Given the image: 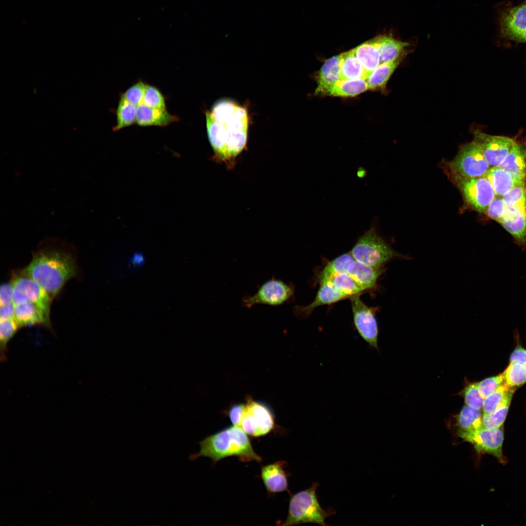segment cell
<instances>
[{
    "label": "cell",
    "instance_id": "cell-32",
    "mask_svg": "<svg viewBox=\"0 0 526 526\" xmlns=\"http://www.w3.org/2000/svg\"><path fill=\"white\" fill-rule=\"evenodd\" d=\"M513 391L510 390L498 407L492 413L483 414L482 418V426L488 429L497 428L502 426L509 407Z\"/></svg>",
    "mask_w": 526,
    "mask_h": 526
},
{
    "label": "cell",
    "instance_id": "cell-15",
    "mask_svg": "<svg viewBox=\"0 0 526 526\" xmlns=\"http://www.w3.org/2000/svg\"><path fill=\"white\" fill-rule=\"evenodd\" d=\"M499 224L522 250H526V207H507Z\"/></svg>",
    "mask_w": 526,
    "mask_h": 526
},
{
    "label": "cell",
    "instance_id": "cell-23",
    "mask_svg": "<svg viewBox=\"0 0 526 526\" xmlns=\"http://www.w3.org/2000/svg\"><path fill=\"white\" fill-rule=\"evenodd\" d=\"M499 167L516 179L526 181V146L516 143Z\"/></svg>",
    "mask_w": 526,
    "mask_h": 526
},
{
    "label": "cell",
    "instance_id": "cell-1",
    "mask_svg": "<svg viewBox=\"0 0 526 526\" xmlns=\"http://www.w3.org/2000/svg\"><path fill=\"white\" fill-rule=\"evenodd\" d=\"M207 134L215 155L224 161L234 159L247 143V109L230 99L214 103L206 113Z\"/></svg>",
    "mask_w": 526,
    "mask_h": 526
},
{
    "label": "cell",
    "instance_id": "cell-9",
    "mask_svg": "<svg viewBox=\"0 0 526 526\" xmlns=\"http://www.w3.org/2000/svg\"><path fill=\"white\" fill-rule=\"evenodd\" d=\"M351 298L353 322L356 330L369 347L379 350L378 327L374 308L369 307L359 295Z\"/></svg>",
    "mask_w": 526,
    "mask_h": 526
},
{
    "label": "cell",
    "instance_id": "cell-18",
    "mask_svg": "<svg viewBox=\"0 0 526 526\" xmlns=\"http://www.w3.org/2000/svg\"><path fill=\"white\" fill-rule=\"evenodd\" d=\"M14 318L20 327L37 324L50 327V314L35 303L15 305Z\"/></svg>",
    "mask_w": 526,
    "mask_h": 526
},
{
    "label": "cell",
    "instance_id": "cell-6",
    "mask_svg": "<svg viewBox=\"0 0 526 526\" xmlns=\"http://www.w3.org/2000/svg\"><path fill=\"white\" fill-rule=\"evenodd\" d=\"M448 175L460 191L464 202L474 210L486 213L496 196L489 181L485 176L466 177L448 170Z\"/></svg>",
    "mask_w": 526,
    "mask_h": 526
},
{
    "label": "cell",
    "instance_id": "cell-11",
    "mask_svg": "<svg viewBox=\"0 0 526 526\" xmlns=\"http://www.w3.org/2000/svg\"><path fill=\"white\" fill-rule=\"evenodd\" d=\"M459 436L472 444L479 453H488L494 456L502 464L506 463L502 447L504 439L503 427L488 429L481 428L468 432L458 434Z\"/></svg>",
    "mask_w": 526,
    "mask_h": 526
},
{
    "label": "cell",
    "instance_id": "cell-21",
    "mask_svg": "<svg viewBox=\"0 0 526 526\" xmlns=\"http://www.w3.org/2000/svg\"><path fill=\"white\" fill-rule=\"evenodd\" d=\"M382 267L376 268L363 264L354 258L348 263L345 273L365 290L374 288L384 272Z\"/></svg>",
    "mask_w": 526,
    "mask_h": 526
},
{
    "label": "cell",
    "instance_id": "cell-47",
    "mask_svg": "<svg viewBox=\"0 0 526 526\" xmlns=\"http://www.w3.org/2000/svg\"><path fill=\"white\" fill-rule=\"evenodd\" d=\"M145 262V257L140 252H136L133 254L130 260L131 265L133 267H139L143 265Z\"/></svg>",
    "mask_w": 526,
    "mask_h": 526
},
{
    "label": "cell",
    "instance_id": "cell-4",
    "mask_svg": "<svg viewBox=\"0 0 526 526\" xmlns=\"http://www.w3.org/2000/svg\"><path fill=\"white\" fill-rule=\"evenodd\" d=\"M319 484L312 483L308 488L291 495L287 517L282 524L294 526L302 523H315L327 526L325 519L335 511L332 508L324 509L318 501L316 490Z\"/></svg>",
    "mask_w": 526,
    "mask_h": 526
},
{
    "label": "cell",
    "instance_id": "cell-26",
    "mask_svg": "<svg viewBox=\"0 0 526 526\" xmlns=\"http://www.w3.org/2000/svg\"><path fill=\"white\" fill-rule=\"evenodd\" d=\"M340 79H366L368 74L357 59L353 50L340 54Z\"/></svg>",
    "mask_w": 526,
    "mask_h": 526
},
{
    "label": "cell",
    "instance_id": "cell-37",
    "mask_svg": "<svg viewBox=\"0 0 526 526\" xmlns=\"http://www.w3.org/2000/svg\"><path fill=\"white\" fill-rule=\"evenodd\" d=\"M510 388L504 383L495 391L484 399L483 410L484 414L493 413L503 401Z\"/></svg>",
    "mask_w": 526,
    "mask_h": 526
},
{
    "label": "cell",
    "instance_id": "cell-2",
    "mask_svg": "<svg viewBox=\"0 0 526 526\" xmlns=\"http://www.w3.org/2000/svg\"><path fill=\"white\" fill-rule=\"evenodd\" d=\"M76 273L73 258L58 251L38 254L25 269V274L37 282L52 299Z\"/></svg>",
    "mask_w": 526,
    "mask_h": 526
},
{
    "label": "cell",
    "instance_id": "cell-39",
    "mask_svg": "<svg viewBox=\"0 0 526 526\" xmlns=\"http://www.w3.org/2000/svg\"><path fill=\"white\" fill-rule=\"evenodd\" d=\"M146 85L143 81L139 80L128 88L120 96L137 107L143 102Z\"/></svg>",
    "mask_w": 526,
    "mask_h": 526
},
{
    "label": "cell",
    "instance_id": "cell-25",
    "mask_svg": "<svg viewBox=\"0 0 526 526\" xmlns=\"http://www.w3.org/2000/svg\"><path fill=\"white\" fill-rule=\"evenodd\" d=\"M485 176L492 185L496 196L500 197H502L515 186L526 183V181L516 179L499 166L490 168Z\"/></svg>",
    "mask_w": 526,
    "mask_h": 526
},
{
    "label": "cell",
    "instance_id": "cell-8",
    "mask_svg": "<svg viewBox=\"0 0 526 526\" xmlns=\"http://www.w3.org/2000/svg\"><path fill=\"white\" fill-rule=\"evenodd\" d=\"M448 165V170L466 177L485 176L490 167L474 140L462 145Z\"/></svg>",
    "mask_w": 526,
    "mask_h": 526
},
{
    "label": "cell",
    "instance_id": "cell-29",
    "mask_svg": "<svg viewBox=\"0 0 526 526\" xmlns=\"http://www.w3.org/2000/svg\"><path fill=\"white\" fill-rule=\"evenodd\" d=\"M482 418L479 410L467 405L464 406L457 417L458 434L472 432L481 428L483 427Z\"/></svg>",
    "mask_w": 526,
    "mask_h": 526
},
{
    "label": "cell",
    "instance_id": "cell-10",
    "mask_svg": "<svg viewBox=\"0 0 526 526\" xmlns=\"http://www.w3.org/2000/svg\"><path fill=\"white\" fill-rule=\"evenodd\" d=\"M294 288L292 285L275 279L263 283L253 296H245L242 299L244 306L251 308L256 304L278 306L288 302L293 298Z\"/></svg>",
    "mask_w": 526,
    "mask_h": 526
},
{
    "label": "cell",
    "instance_id": "cell-14",
    "mask_svg": "<svg viewBox=\"0 0 526 526\" xmlns=\"http://www.w3.org/2000/svg\"><path fill=\"white\" fill-rule=\"evenodd\" d=\"M499 21L501 36L515 41L526 31V3L503 10Z\"/></svg>",
    "mask_w": 526,
    "mask_h": 526
},
{
    "label": "cell",
    "instance_id": "cell-38",
    "mask_svg": "<svg viewBox=\"0 0 526 526\" xmlns=\"http://www.w3.org/2000/svg\"><path fill=\"white\" fill-rule=\"evenodd\" d=\"M142 103L154 108L167 109L164 96L157 87L153 85H146Z\"/></svg>",
    "mask_w": 526,
    "mask_h": 526
},
{
    "label": "cell",
    "instance_id": "cell-22",
    "mask_svg": "<svg viewBox=\"0 0 526 526\" xmlns=\"http://www.w3.org/2000/svg\"><path fill=\"white\" fill-rule=\"evenodd\" d=\"M340 56L338 55L327 59L321 66L317 78L316 94H326L339 79Z\"/></svg>",
    "mask_w": 526,
    "mask_h": 526
},
{
    "label": "cell",
    "instance_id": "cell-30",
    "mask_svg": "<svg viewBox=\"0 0 526 526\" xmlns=\"http://www.w3.org/2000/svg\"><path fill=\"white\" fill-rule=\"evenodd\" d=\"M329 281L336 289L347 298L359 295L365 290L345 272L336 274L319 281Z\"/></svg>",
    "mask_w": 526,
    "mask_h": 526
},
{
    "label": "cell",
    "instance_id": "cell-28",
    "mask_svg": "<svg viewBox=\"0 0 526 526\" xmlns=\"http://www.w3.org/2000/svg\"><path fill=\"white\" fill-rule=\"evenodd\" d=\"M403 58L379 64L370 73L366 79L368 89L376 90L384 87L395 70Z\"/></svg>",
    "mask_w": 526,
    "mask_h": 526
},
{
    "label": "cell",
    "instance_id": "cell-40",
    "mask_svg": "<svg viewBox=\"0 0 526 526\" xmlns=\"http://www.w3.org/2000/svg\"><path fill=\"white\" fill-rule=\"evenodd\" d=\"M464 395L467 405L479 410L483 407L484 399L479 393L477 383H473L467 386L464 390Z\"/></svg>",
    "mask_w": 526,
    "mask_h": 526
},
{
    "label": "cell",
    "instance_id": "cell-43",
    "mask_svg": "<svg viewBox=\"0 0 526 526\" xmlns=\"http://www.w3.org/2000/svg\"><path fill=\"white\" fill-rule=\"evenodd\" d=\"M245 404H237L232 406L228 411V416L233 426L239 427Z\"/></svg>",
    "mask_w": 526,
    "mask_h": 526
},
{
    "label": "cell",
    "instance_id": "cell-7",
    "mask_svg": "<svg viewBox=\"0 0 526 526\" xmlns=\"http://www.w3.org/2000/svg\"><path fill=\"white\" fill-rule=\"evenodd\" d=\"M274 426V416L269 407L263 402L248 398L239 427L248 435L258 437L269 433Z\"/></svg>",
    "mask_w": 526,
    "mask_h": 526
},
{
    "label": "cell",
    "instance_id": "cell-48",
    "mask_svg": "<svg viewBox=\"0 0 526 526\" xmlns=\"http://www.w3.org/2000/svg\"><path fill=\"white\" fill-rule=\"evenodd\" d=\"M524 2L526 3V0H525V1H524Z\"/></svg>",
    "mask_w": 526,
    "mask_h": 526
},
{
    "label": "cell",
    "instance_id": "cell-20",
    "mask_svg": "<svg viewBox=\"0 0 526 526\" xmlns=\"http://www.w3.org/2000/svg\"><path fill=\"white\" fill-rule=\"evenodd\" d=\"M283 461H279L262 467L261 478L268 492L272 493L287 490L288 474Z\"/></svg>",
    "mask_w": 526,
    "mask_h": 526
},
{
    "label": "cell",
    "instance_id": "cell-44",
    "mask_svg": "<svg viewBox=\"0 0 526 526\" xmlns=\"http://www.w3.org/2000/svg\"><path fill=\"white\" fill-rule=\"evenodd\" d=\"M13 293L12 282L2 284L0 287V305L13 302Z\"/></svg>",
    "mask_w": 526,
    "mask_h": 526
},
{
    "label": "cell",
    "instance_id": "cell-31",
    "mask_svg": "<svg viewBox=\"0 0 526 526\" xmlns=\"http://www.w3.org/2000/svg\"><path fill=\"white\" fill-rule=\"evenodd\" d=\"M136 108L120 96L115 112L116 123L113 130L118 131L135 124Z\"/></svg>",
    "mask_w": 526,
    "mask_h": 526
},
{
    "label": "cell",
    "instance_id": "cell-33",
    "mask_svg": "<svg viewBox=\"0 0 526 526\" xmlns=\"http://www.w3.org/2000/svg\"><path fill=\"white\" fill-rule=\"evenodd\" d=\"M502 375L504 383L510 388L520 386L526 382V364L510 362Z\"/></svg>",
    "mask_w": 526,
    "mask_h": 526
},
{
    "label": "cell",
    "instance_id": "cell-36",
    "mask_svg": "<svg viewBox=\"0 0 526 526\" xmlns=\"http://www.w3.org/2000/svg\"><path fill=\"white\" fill-rule=\"evenodd\" d=\"M526 183L518 185L502 197L506 207H526Z\"/></svg>",
    "mask_w": 526,
    "mask_h": 526
},
{
    "label": "cell",
    "instance_id": "cell-46",
    "mask_svg": "<svg viewBox=\"0 0 526 526\" xmlns=\"http://www.w3.org/2000/svg\"><path fill=\"white\" fill-rule=\"evenodd\" d=\"M510 361L526 364V349L521 346L517 347L511 355Z\"/></svg>",
    "mask_w": 526,
    "mask_h": 526
},
{
    "label": "cell",
    "instance_id": "cell-34",
    "mask_svg": "<svg viewBox=\"0 0 526 526\" xmlns=\"http://www.w3.org/2000/svg\"><path fill=\"white\" fill-rule=\"evenodd\" d=\"M353 259L350 253H347L330 261L320 273L319 281L328 278L336 274L345 272L347 265Z\"/></svg>",
    "mask_w": 526,
    "mask_h": 526
},
{
    "label": "cell",
    "instance_id": "cell-3",
    "mask_svg": "<svg viewBox=\"0 0 526 526\" xmlns=\"http://www.w3.org/2000/svg\"><path fill=\"white\" fill-rule=\"evenodd\" d=\"M247 435L239 427L226 428L200 441L199 452L189 458L193 460L205 456L217 462L227 457L237 456L244 461L260 462L261 457L253 450Z\"/></svg>",
    "mask_w": 526,
    "mask_h": 526
},
{
    "label": "cell",
    "instance_id": "cell-16",
    "mask_svg": "<svg viewBox=\"0 0 526 526\" xmlns=\"http://www.w3.org/2000/svg\"><path fill=\"white\" fill-rule=\"evenodd\" d=\"M320 287L317 295L310 304L296 305L294 307V315L300 319L308 317L317 307L334 303L347 298L328 281H319Z\"/></svg>",
    "mask_w": 526,
    "mask_h": 526
},
{
    "label": "cell",
    "instance_id": "cell-27",
    "mask_svg": "<svg viewBox=\"0 0 526 526\" xmlns=\"http://www.w3.org/2000/svg\"><path fill=\"white\" fill-rule=\"evenodd\" d=\"M368 89L366 80L359 78L338 80L325 95L339 97H353Z\"/></svg>",
    "mask_w": 526,
    "mask_h": 526
},
{
    "label": "cell",
    "instance_id": "cell-12",
    "mask_svg": "<svg viewBox=\"0 0 526 526\" xmlns=\"http://www.w3.org/2000/svg\"><path fill=\"white\" fill-rule=\"evenodd\" d=\"M11 282L14 305L24 302L35 303L50 314L52 298L34 279L25 274L15 278Z\"/></svg>",
    "mask_w": 526,
    "mask_h": 526
},
{
    "label": "cell",
    "instance_id": "cell-19",
    "mask_svg": "<svg viewBox=\"0 0 526 526\" xmlns=\"http://www.w3.org/2000/svg\"><path fill=\"white\" fill-rule=\"evenodd\" d=\"M376 38L380 53V64L404 58L410 46L409 42L396 39L391 34L381 35Z\"/></svg>",
    "mask_w": 526,
    "mask_h": 526
},
{
    "label": "cell",
    "instance_id": "cell-42",
    "mask_svg": "<svg viewBox=\"0 0 526 526\" xmlns=\"http://www.w3.org/2000/svg\"><path fill=\"white\" fill-rule=\"evenodd\" d=\"M502 197L496 196L488 206L485 213L490 219L499 223L506 210Z\"/></svg>",
    "mask_w": 526,
    "mask_h": 526
},
{
    "label": "cell",
    "instance_id": "cell-41",
    "mask_svg": "<svg viewBox=\"0 0 526 526\" xmlns=\"http://www.w3.org/2000/svg\"><path fill=\"white\" fill-rule=\"evenodd\" d=\"M502 375L486 378L477 383L479 393L483 398L491 394L504 384Z\"/></svg>",
    "mask_w": 526,
    "mask_h": 526
},
{
    "label": "cell",
    "instance_id": "cell-45",
    "mask_svg": "<svg viewBox=\"0 0 526 526\" xmlns=\"http://www.w3.org/2000/svg\"><path fill=\"white\" fill-rule=\"evenodd\" d=\"M15 305L12 302L0 305V319H15Z\"/></svg>",
    "mask_w": 526,
    "mask_h": 526
},
{
    "label": "cell",
    "instance_id": "cell-24",
    "mask_svg": "<svg viewBox=\"0 0 526 526\" xmlns=\"http://www.w3.org/2000/svg\"><path fill=\"white\" fill-rule=\"evenodd\" d=\"M352 50L368 76L380 64V53L376 37Z\"/></svg>",
    "mask_w": 526,
    "mask_h": 526
},
{
    "label": "cell",
    "instance_id": "cell-5",
    "mask_svg": "<svg viewBox=\"0 0 526 526\" xmlns=\"http://www.w3.org/2000/svg\"><path fill=\"white\" fill-rule=\"evenodd\" d=\"M350 253L356 260L376 268L395 258H405L393 250L374 227L359 237Z\"/></svg>",
    "mask_w": 526,
    "mask_h": 526
},
{
    "label": "cell",
    "instance_id": "cell-35",
    "mask_svg": "<svg viewBox=\"0 0 526 526\" xmlns=\"http://www.w3.org/2000/svg\"><path fill=\"white\" fill-rule=\"evenodd\" d=\"M19 326L15 319H0V347L1 359L5 357L7 344L15 335Z\"/></svg>",
    "mask_w": 526,
    "mask_h": 526
},
{
    "label": "cell",
    "instance_id": "cell-17",
    "mask_svg": "<svg viewBox=\"0 0 526 526\" xmlns=\"http://www.w3.org/2000/svg\"><path fill=\"white\" fill-rule=\"evenodd\" d=\"M179 120L178 116L170 113L167 109L154 108L143 103L136 108V123L141 127H166Z\"/></svg>",
    "mask_w": 526,
    "mask_h": 526
},
{
    "label": "cell",
    "instance_id": "cell-13",
    "mask_svg": "<svg viewBox=\"0 0 526 526\" xmlns=\"http://www.w3.org/2000/svg\"><path fill=\"white\" fill-rule=\"evenodd\" d=\"M474 141L477 144L490 167H498L516 143L510 137L492 135L475 131Z\"/></svg>",
    "mask_w": 526,
    "mask_h": 526
}]
</instances>
